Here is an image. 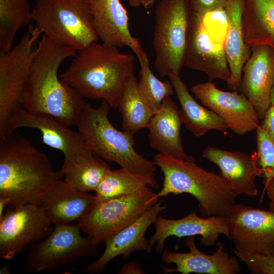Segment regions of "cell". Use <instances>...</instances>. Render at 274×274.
<instances>
[{"label": "cell", "instance_id": "obj_1", "mask_svg": "<svg viewBox=\"0 0 274 274\" xmlns=\"http://www.w3.org/2000/svg\"><path fill=\"white\" fill-rule=\"evenodd\" d=\"M20 106L27 111L50 115L66 126L76 125L86 102L58 76L61 63L77 50L43 35L39 42Z\"/></svg>", "mask_w": 274, "mask_h": 274}, {"label": "cell", "instance_id": "obj_2", "mask_svg": "<svg viewBox=\"0 0 274 274\" xmlns=\"http://www.w3.org/2000/svg\"><path fill=\"white\" fill-rule=\"evenodd\" d=\"M61 178L47 156L21 135H0V197L9 199V206L41 204Z\"/></svg>", "mask_w": 274, "mask_h": 274}, {"label": "cell", "instance_id": "obj_3", "mask_svg": "<svg viewBox=\"0 0 274 274\" xmlns=\"http://www.w3.org/2000/svg\"><path fill=\"white\" fill-rule=\"evenodd\" d=\"M134 68L135 57L132 54L95 42L78 51L59 78L83 97L101 99L117 109L125 82Z\"/></svg>", "mask_w": 274, "mask_h": 274}, {"label": "cell", "instance_id": "obj_4", "mask_svg": "<svg viewBox=\"0 0 274 274\" xmlns=\"http://www.w3.org/2000/svg\"><path fill=\"white\" fill-rule=\"evenodd\" d=\"M110 108L105 100L96 108L86 103L76 124L78 131L93 154L115 162L149 187L158 188L156 165L135 151L133 134L118 130L111 123Z\"/></svg>", "mask_w": 274, "mask_h": 274}, {"label": "cell", "instance_id": "obj_5", "mask_svg": "<svg viewBox=\"0 0 274 274\" xmlns=\"http://www.w3.org/2000/svg\"><path fill=\"white\" fill-rule=\"evenodd\" d=\"M153 162L163 175L162 187L155 194V199L170 194L188 193L197 200L200 213L204 217H225L235 203L228 182L221 174L197 165L194 157L183 160L159 153Z\"/></svg>", "mask_w": 274, "mask_h": 274}, {"label": "cell", "instance_id": "obj_6", "mask_svg": "<svg viewBox=\"0 0 274 274\" xmlns=\"http://www.w3.org/2000/svg\"><path fill=\"white\" fill-rule=\"evenodd\" d=\"M31 17L43 35L77 51L99 40L88 0H36Z\"/></svg>", "mask_w": 274, "mask_h": 274}, {"label": "cell", "instance_id": "obj_7", "mask_svg": "<svg viewBox=\"0 0 274 274\" xmlns=\"http://www.w3.org/2000/svg\"><path fill=\"white\" fill-rule=\"evenodd\" d=\"M189 9L187 0H160L155 10L154 67L161 77L179 76L184 66Z\"/></svg>", "mask_w": 274, "mask_h": 274}, {"label": "cell", "instance_id": "obj_8", "mask_svg": "<svg viewBox=\"0 0 274 274\" xmlns=\"http://www.w3.org/2000/svg\"><path fill=\"white\" fill-rule=\"evenodd\" d=\"M155 194L150 188L131 195L94 200L78 224L96 244L105 243L156 203Z\"/></svg>", "mask_w": 274, "mask_h": 274}, {"label": "cell", "instance_id": "obj_9", "mask_svg": "<svg viewBox=\"0 0 274 274\" xmlns=\"http://www.w3.org/2000/svg\"><path fill=\"white\" fill-rule=\"evenodd\" d=\"M77 224H57L43 239L35 244L26 254L24 272L53 270L75 262L84 256H91L98 250L88 235L83 237Z\"/></svg>", "mask_w": 274, "mask_h": 274}, {"label": "cell", "instance_id": "obj_10", "mask_svg": "<svg viewBox=\"0 0 274 274\" xmlns=\"http://www.w3.org/2000/svg\"><path fill=\"white\" fill-rule=\"evenodd\" d=\"M41 34L37 26L30 25L16 45L0 50V133L20 106L37 53L33 46Z\"/></svg>", "mask_w": 274, "mask_h": 274}, {"label": "cell", "instance_id": "obj_11", "mask_svg": "<svg viewBox=\"0 0 274 274\" xmlns=\"http://www.w3.org/2000/svg\"><path fill=\"white\" fill-rule=\"evenodd\" d=\"M20 127L39 130L45 144L63 154L64 162L59 170L62 177L77 160L93 155L78 131L69 129L50 115L30 113L19 106L13 112L0 135Z\"/></svg>", "mask_w": 274, "mask_h": 274}, {"label": "cell", "instance_id": "obj_12", "mask_svg": "<svg viewBox=\"0 0 274 274\" xmlns=\"http://www.w3.org/2000/svg\"><path fill=\"white\" fill-rule=\"evenodd\" d=\"M11 208L0 219V257L8 260L43 239L54 225L41 204Z\"/></svg>", "mask_w": 274, "mask_h": 274}, {"label": "cell", "instance_id": "obj_13", "mask_svg": "<svg viewBox=\"0 0 274 274\" xmlns=\"http://www.w3.org/2000/svg\"><path fill=\"white\" fill-rule=\"evenodd\" d=\"M225 217L236 249L274 256V212L235 202Z\"/></svg>", "mask_w": 274, "mask_h": 274}, {"label": "cell", "instance_id": "obj_14", "mask_svg": "<svg viewBox=\"0 0 274 274\" xmlns=\"http://www.w3.org/2000/svg\"><path fill=\"white\" fill-rule=\"evenodd\" d=\"M184 66L204 72L210 81L219 79L227 85L230 83L231 75L224 45L210 35L203 15L190 10Z\"/></svg>", "mask_w": 274, "mask_h": 274}, {"label": "cell", "instance_id": "obj_15", "mask_svg": "<svg viewBox=\"0 0 274 274\" xmlns=\"http://www.w3.org/2000/svg\"><path fill=\"white\" fill-rule=\"evenodd\" d=\"M194 96L221 117L228 128L242 135L256 130L259 119L251 102L242 93L224 91L209 81L191 88Z\"/></svg>", "mask_w": 274, "mask_h": 274}, {"label": "cell", "instance_id": "obj_16", "mask_svg": "<svg viewBox=\"0 0 274 274\" xmlns=\"http://www.w3.org/2000/svg\"><path fill=\"white\" fill-rule=\"evenodd\" d=\"M155 230L149 242L151 249L156 243L155 250L162 253L164 244L169 237L181 238L200 235V243L207 247L214 245L220 234L229 238L228 222L224 216L201 218L195 211L178 219H167L160 215L154 223Z\"/></svg>", "mask_w": 274, "mask_h": 274}, {"label": "cell", "instance_id": "obj_17", "mask_svg": "<svg viewBox=\"0 0 274 274\" xmlns=\"http://www.w3.org/2000/svg\"><path fill=\"white\" fill-rule=\"evenodd\" d=\"M185 245L189 250L188 252H176L168 248L164 249L162 262L165 264L176 265L175 268L163 266L165 273L236 274L241 271L237 257L235 255L230 256L220 242L217 244L215 251L211 255L205 254L197 248L195 236L187 237Z\"/></svg>", "mask_w": 274, "mask_h": 274}, {"label": "cell", "instance_id": "obj_18", "mask_svg": "<svg viewBox=\"0 0 274 274\" xmlns=\"http://www.w3.org/2000/svg\"><path fill=\"white\" fill-rule=\"evenodd\" d=\"M250 49V56L242 68L239 91L251 102L261 120L270 106L274 84V48L258 45Z\"/></svg>", "mask_w": 274, "mask_h": 274}, {"label": "cell", "instance_id": "obj_19", "mask_svg": "<svg viewBox=\"0 0 274 274\" xmlns=\"http://www.w3.org/2000/svg\"><path fill=\"white\" fill-rule=\"evenodd\" d=\"M166 203L157 201L133 223L118 231L105 242V249L95 261L82 268V271L90 274L99 273L114 258L122 256L125 260L135 251L151 250L149 241L145 237L148 227L159 214L166 208Z\"/></svg>", "mask_w": 274, "mask_h": 274}, {"label": "cell", "instance_id": "obj_20", "mask_svg": "<svg viewBox=\"0 0 274 274\" xmlns=\"http://www.w3.org/2000/svg\"><path fill=\"white\" fill-rule=\"evenodd\" d=\"M93 24L102 43L117 47H129L138 57L145 52L129 28L126 9L120 0H88Z\"/></svg>", "mask_w": 274, "mask_h": 274}, {"label": "cell", "instance_id": "obj_21", "mask_svg": "<svg viewBox=\"0 0 274 274\" xmlns=\"http://www.w3.org/2000/svg\"><path fill=\"white\" fill-rule=\"evenodd\" d=\"M202 156L218 166L220 174L230 184L235 197L241 194L257 195L255 179L257 177H263V174L258 164L257 152L249 155L208 146Z\"/></svg>", "mask_w": 274, "mask_h": 274}, {"label": "cell", "instance_id": "obj_22", "mask_svg": "<svg viewBox=\"0 0 274 274\" xmlns=\"http://www.w3.org/2000/svg\"><path fill=\"white\" fill-rule=\"evenodd\" d=\"M183 124L180 109L170 98H166L160 109L154 114L148 126L151 147L159 153L180 159L190 157L186 154L180 136Z\"/></svg>", "mask_w": 274, "mask_h": 274}, {"label": "cell", "instance_id": "obj_23", "mask_svg": "<svg viewBox=\"0 0 274 274\" xmlns=\"http://www.w3.org/2000/svg\"><path fill=\"white\" fill-rule=\"evenodd\" d=\"M95 200L94 195L59 181L41 205L54 225L78 221Z\"/></svg>", "mask_w": 274, "mask_h": 274}, {"label": "cell", "instance_id": "obj_24", "mask_svg": "<svg viewBox=\"0 0 274 274\" xmlns=\"http://www.w3.org/2000/svg\"><path fill=\"white\" fill-rule=\"evenodd\" d=\"M244 0H227L225 7L227 29L224 43L231 79L228 86L239 91L243 67L251 54V49L245 43L242 30V13Z\"/></svg>", "mask_w": 274, "mask_h": 274}, {"label": "cell", "instance_id": "obj_25", "mask_svg": "<svg viewBox=\"0 0 274 274\" xmlns=\"http://www.w3.org/2000/svg\"><path fill=\"white\" fill-rule=\"evenodd\" d=\"M181 106L183 124L196 136L212 130L224 132L228 127L217 114L198 104L191 95L186 85L179 76L168 77Z\"/></svg>", "mask_w": 274, "mask_h": 274}, {"label": "cell", "instance_id": "obj_26", "mask_svg": "<svg viewBox=\"0 0 274 274\" xmlns=\"http://www.w3.org/2000/svg\"><path fill=\"white\" fill-rule=\"evenodd\" d=\"M242 30L249 48L265 45L274 48V0H244Z\"/></svg>", "mask_w": 274, "mask_h": 274}, {"label": "cell", "instance_id": "obj_27", "mask_svg": "<svg viewBox=\"0 0 274 274\" xmlns=\"http://www.w3.org/2000/svg\"><path fill=\"white\" fill-rule=\"evenodd\" d=\"M118 108L122 116L124 130L134 134L148 127L154 113L142 97L133 73L125 82Z\"/></svg>", "mask_w": 274, "mask_h": 274}, {"label": "cell", "instance_id": "obj_28", "mask_svg": "<svg viewBox=\"0 0 274 274\" xmlns=\"http://www.w3.org/2000/svg\"><path fill=\"white\" fill-rule=\"evenodd\" d=\"M32 20L28 0H0V49L13 47L19 30Z\"/></svg>", "mask_w": 274, "mask_h": 274}, {"label": "cell", "instance_id": "obj_29", "mask_svg": "<svg viewBox=\"0 0 274 274\" xmlns=\"http://www.w3.org/2000/svg\"><path fill=\"white\" fill-rule=\"evenodd\" d=\"M110 169L102 158L92 155L77 160L63 173V177L67 183L87 192L96 190Z\"/></svg>", "mask_w": 274, "mask_h": 274}, {"label": "cell", "instance_id": "obj_30", "mask_svg": "<svg viewBox=\"0 0 274 274\" xmlns=\"http://www.w3.org/2000/svg\"><path fill=\"white\" fill-rule=\"evenodd\" d=\"M137 57L140 64L138 89L149 109L155 114L160 109L163 101L172 95L175 90L170 80L162 81L153 73L145 52Z\"/></svg>", "mask_w": 274, "mask_h": 274}, {"label": "cell", "instance_id": "obj_31", "mask_svg": "<svg viewBox=\"0 0 274 274\" xmlns=\"http://www.w3.org/2000/svg\"><path fill=\"white\" fill-rule=\"evenodd\" d=\"M150 188L143 181L122 168L110 169L94 191L95 200L101 201L131 195Z\"/></svg>", "mask_w": 274, "mask_h": 274}, {"label": "cell", "instance_id": "obj_32", "mask_svg": "<svg viewBox=\"0 0 274 274\" xmlns=\"http://www.w3.org/2000/svg\"><path fill=\"white\" fill-rule=\"evenodd\" d=\"M258 164L264 179L274 178V141L259 125L256 129Z\"/></svg>", "mask_w": 274, "mask_h": 274}, {"label": "cell", "instance_id": "obj_33", "mask_svg": "<svg viewBox=\"0 0 274 274\" xmlns=\"http://www.w3.org/2000/svg\"><path fill=\"white\" fill-rule=\"evenodd\" d=\"M235 255L253 274H274V256L233 249Z\"/></svg>", "mask_w": 274, "mask_h": 274}, {"label": "cell", "instance_id": "obj_34", "mask_svg": "<svg viewBox=\"0 0 274 274\" xmlns=\"http://www.w3.org/2000/svg\"><path fill=\"white\" fill-rule=\"evenodd\" d=\"M227 0H187L190 10L201 15L219 9H224Z\"/></svg>", "mask_w": 274, "mask_h": 274}, {"label": "cell", "instance_id": "obj_35", "mask_svg": "<svg viewBox=\"0 0 274 274\" xmlns=\"http://www.w3.org/2000/svg\"><path fill=\"white\" fill-rule=\"evenodd\" d=\"M259 124L268 136L274 141V106L270 105Z\"/></svg>", "mask_w": 274, "mask_h": 274}, {"label": "cell", "instance_id": "obj_36", "mask_svg": "<svg viewBox=\"0 0 274 274\" xmlns=\"http://www.w3.org/2000/svg\"><path fill=\"white\" fill-rule=\"evenodd\" d=\"M120 274H142L145 271L141 266L135 261H129L125 263L118 270Z\"/></svg>", "mask_w": 274, "mask_h": 274}, {"label": "cell", "instance_id": "obj_37", "mask_svg": "<svg viewBox=\"0 0 274 274\" xmlns=\"http://www.w3.org/2000/svg\"><path fill=\"white\" fill-rule=\"evenodd\" d=\"M262 183L267 195L270 200L269 203L270 210L274 212V178L268 180L263 179Z\"/></svg>", "mask_w": 274, "mask_h": 274}, {"label": "cell", "instance_id": "obj_38", "mask_svg": "<svg viewBox=\"0 0 274 274\" xmlns=\"http://www.w3.org/2000/svg\"><path fill=\"white\" fill-rule=\"evenodd\" d=\"M9 199L7 197H0V219H1L5 213V209L7 206H9Z\"/></svg>", "mask_w": 274, "mask_h": 274}, {"label": "cell", "instance_id": "obj_39", "mask_svg": "<svg viewBox=\"0 0 274 274\" xmlns=\"http://www.w3.org/2000/svg\"><path fill=\"white\" fill-rule=\"evenodd\" d=\"M155 0H141V5L146 9H151L154 5Z\"/></svg>", "mask_w": 274, "mask_h": 274}, {"label": "cell", "instance_id": "obj_40", "mask_svg": "<svg viewBox=\"0 0 274 274\" xmlns=\"http://www.w3.org/2000/svg\"><path fill=\"white\" fill-rule=\"evenodd\" d=\"M130 7L136 8L141 5V0H127Z\"/></svg>", "mask_w": 274, "mask_h": 274}, {"label": "cell", "instance_id": "obj_41", "mask_svg": "<svg viewBox=\"0 0 274 274\" xmlns=\"http://www.w3.org/2000/svg\"><path fill=\"white\" fill-rule=\"evenodd\" d=\"M270 105L274 106V84L271 90L270 94Z\"/></svg>", "mask_w": 274, "mask_h": 274}, {"label": "cell", "instance_id": "obj_42", "mask_svg": "<svg viewBox=\"0 0 274 274\" xmlns=\"http://www.w3.org/2000/svg\"><path fill=\"white\" fill-rule=\"evenodd\" d=\"M0 273H10V270H9V268L8 266L5 265V266L2 267V268L0 270Z\"/></svg>", "mask_w": 274, "mask_h": 274}]
</instances>
